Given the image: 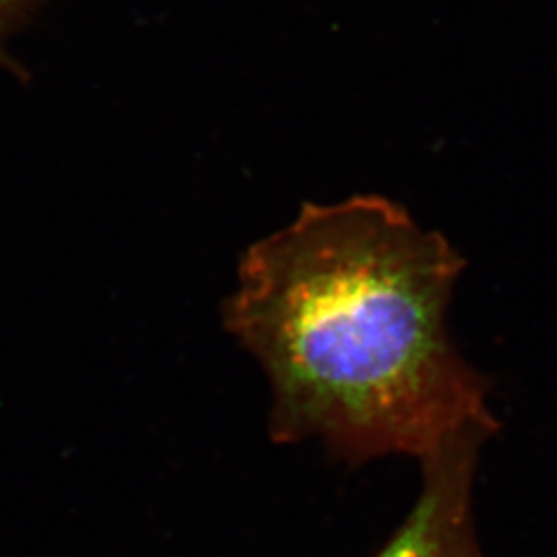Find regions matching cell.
<instances>
[{
    "mask_svg": "<svg viewBox=\"0 0 557 557\" xmlns=\"http://www.w3.org/2000/svg\"><path fill=\"white\" fill-rule=\"evenodd\" d=\"M462 271L450 239L380 195L306 202L252 244L225 324L267 376L273 442L361 465L494 438L490 382L448 331Z\"/></svg>",
    "mask_w": 557,
    "mask_h": 557,
    "instance_id": "1",
    "label": "cell"
},
{
    "mask_svg": "<svg viewBox=\"0 0 557 557\" xmlns=\"http://www.w3.org/2000/svg\"><path fill=\"white\" fill-rule=\"evenodd\" d=\"M490 438L469 434L421 462L411 512L374 557H485L473 512L479 453Z\"/></svg>",
    "mask_w": 557,
    "mask_h": 557,
    "instance_id": "2",
    "label": "cell"
},
{
    "mask_svg": "<svg viewBox=\"0 0 557 557\" xmlns=\"http://www.w3.org/2000/svg\"><path fill=\"white\" fill-rule=\"evenodd\" d=\"M46 0H0V66L7 59V44L32 20Z\"/></svg>",
    "mask_w": 557,
    "mask_h": 557,
    "instance_id": "3",
    "label": "cell"
}]
</instances>
